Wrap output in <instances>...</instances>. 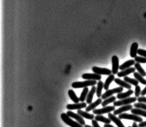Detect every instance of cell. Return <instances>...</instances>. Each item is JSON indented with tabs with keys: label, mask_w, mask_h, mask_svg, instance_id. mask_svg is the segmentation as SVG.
Masks as SVG:
<instances>
[{
	"label": "cell",
	"mask_w": 146,
	"mask_h": 127,
	"mask_svg": "<svg viewBox=\"0 0 146 127\" xmlns=\"http://www.w3.org/2000/svg\"><path fill=\"white\" fill-rule=\"evenodd\" d=\"M115 109L116 108L114 106H106L100 109H94L93 111V113L94 114L101 115L106 113H109L111 111H114Z\"/></svg>",
	"instance_id": "6"
},
{
	"label": "cell",
	"mask_w": 146,
	"mask_h": 127,
	"mask_svg": "<svg viewBox=\"0 0 146 127\" xmlns=\"http://www.w3.org/2000/svg\"><path fill=\"white\" fill-rule=\"evenodd\" d=\"M133 75L135 79L137 80L138 81L142 84L146 85V80H145V79L143 78V76L140 75L139 73L135 72L133 73Z\"/></svg>",
	"instance_id": "28"
},
{
	"label": "cell",
	"mask_w": 146,
	"mask_h": 127,
	"mask_svg": "<svg viewBox=\"0 0 146 127\" xmlns=\"http://www.w3.org/2000/svg\"><path fill=\"white\" fill-rule=\"evenodd\" d=\"M137 53L139 54L140 55L146 58V50H145L143 49H138Z\"/></svg>",
	"instance_id": "35"
},
{
	"label": "cell",
	"mask_w": 146,
	"mask_h": 127,
	"mask_svg": "<svg viewBox=\"0 0 146 127\" xmlns=\"http://www.w3.org/2000/svg\"><path fill=\"white\" fill-rule=\"evenodd\" d=\"M84 127H92V126H90V125H85Z\"/></svg>",
	"instance_id": "42"
},
{
	"label": "cell",
	"mask_w": 146,
	"mask_h": 127,
	"mask_svg": "<svg viewBox=\"0 0 146 127\" xmlns=\"http://www.w3.org/2000/svg\"><path fill=\"white\" fill-rule=\"evenodd\" d=\"M67 114L70 117H72L73 118H74L78 122L79 124L83 126L85 125L86 122L83 117L80 116V115L78 114H76L74 113L73 111H68L67 112Z\"/></svg>",
	"instance_id": "9"
},
{
	"label": "cell",
	"mask_w": 146,
	"mask_h": 127,
	"mask_svg": "<svg viewBox=\"0 0 146 127\" xmlns=\"http://www.w3.org/2000/svg\"><path fill=\"white\" fill-rule=\"evenodd\" d=\"M92 124L93 125V127H101L98 124L97 121L96 120H92Z\"/></svg>",
	"instance_id": "37"
},
{
	"label": "cell",
	"mask_w": 146,
	"mask_h": 127,
	"mask_svg": "<svg viewBox=\"0 0 146 127\" xmlns=\"http://www.w3.org/2000/svg\"><path fill=\"white\" fill-rule=\"evenodd\" d=\"M134 93V91L133 90L129 89L127 92L124 93H120L117 95V98L118 99H123L129 98L130 95H131Z\"/></svg>",
	"instance_id": "21"
},
{
	"label": "cell",
	"mask_w": 146,
	"mask_h": 127,
	"mask_svg": "<svg viewBox=\"0 0 146 127\" xmlns=\"http://www.w3.org/2000/svg\"><path fill=\"white\" fill-rule=\"evenodd\" d=\"M92 71L94 72V73L100 75L109 76L111 75L112 73V71L110 69L107 68H100L97 66L93 67L92 68Z\"/></svg>",
	"instance_id": "7"
},
{
	"label": "cell",
	"mask_w": 146,
	"mask_h": 127,
	"mask_svg": "<svg viewBox=\"0 0 146 127\" xmlns=\"http://www.w3.org/2000/svg\"><path fill=\"white\" fill-rule=\"evenodd\" d=\"M115 79V76L113 74L109 75L108 77L106 78V80L104 83V88L107 91L108 90L110 85L113 81H114Z\"/></svg>",
	"instance_id": "22"
},
{
	"label": "cell",
	"mask_w": 146,
	"mask_h": 127,
	"mask_svg": "<svg viewBox=\"0 0 146 127\" xmlns=\"http://www.w3.org/2000/svg\"><path fill=\"white\" fill-rule=\"evenodd\" d=\"M135 68L130 67V68L125 69L124 70H122L121 72H118L117 74V75L119 78H122V77H123V76L125 77V76H127L129 75L131 73L135 72Z\"/></svg>",
	"instance_id": "15"
},
{
	"label": "cell",
	"mask_w": 146,
	"mask_h": 127,
	"mask_svg": "<svg viewBox=\"0 0 146 127\" xmlns=\"http://www.w3.org/2000/svg\"><path fill=\"white\" fill-rule=\"evenodd\" d=\"M104 83L101 81H99L97 83V87L96 88V95L98 98H100L102 96V91L104 88Z\"/></svg>",
	"instance_id": "24"
},
{
	"label": "cell",
	"mask_w": 146,
	"mask_h": 127,
	"mask_svg": "<svg viewBox=\"0 0 146 127\" xmlns=\"http://www.w3.org/2000/svg\"><path fill=\"white\" fill-rule=\"evenodd\" d=\"M82 78L85 80L100 81L102 76L101 75L96 73H84L82 75Z\"/></svg>",
	"instance_id": "10"
},
{
	"label": "cell",
	"mask_w": 146,
	"mask_h": 127,
	"mask_svg": "<svg viewBox=\"0 0 146 127\" xmlns=\"http://www.w3.org/2000/svg\"><path fill=\"white\" fill-rule=\"evenodd\" d=\"M137 100L136 97H129L124 99H121L120 101H117L113 102V105L114 107H120L123 105H130L131 103H134Z\"/></svg>",
	"instance_id": "4"
},
{
	"label": "cell",
	"mask_w": 146,
	"mask_h": 127,
	"mask_svg": "<svg viewBox=\"0 0 146 127\" xmlns=\"http://www.w3.org/2000/svg\"><path fill=\"white\" fill-rule=\"evenodd\" d=\"M134 107H135L136 108L146 111V104L145 103H141V102L135 103L134 104Z\"/></svg>",
	"instance_id": "32"
},
{
	"label": "cell",
	"mask_w": 146,
	"mask_h": 127,
	"mask_svg": "<svg viewBox=\"0 0 146 127\" xmlns=\"http://www.w3.org/2000/svg\"><path fill=\"white\" fill-rule=\"evenodd\" d=\"M130 111L132 114L146 117V111L138 108H132Z\"/></svg>",
	"instance_id": "23"
},
{
	"label": "cell",
	"mask_w": 146,
	"mask_h": 127,
	"mask_svg": "<svg viewBox=\"0 0 146 127\" xmlns=\"http://www.w3.org/2000/svg\"><path fill=\"white\" fill-rule=\"evenodd\" d=\"M61 118L62 121L68 126L71 127H83L82 125L80 124L78 122H76L72 119L70 118V116L67 115V113H62L61 115Z\"/></svg>",
	"instance_id": "2"
},
{
	"label": "cell",
	"mask_w": 146,
	"mask_h": 127,
	"mask_svg": "<svg viewBox=\"0 0 146 127\" xmlns=\"http://www.w3.org/2000/svg\"><path fill=\"white\" fill-rule=\"evenodd\" d=\"M132 127H138V125H137V124H136V122H133V124H132Z\"/></svg>",
	"instance_id": "41"
},
{
	"label": "cell",
	"mask_w": 146,
	"mask_h": 127,
	"mask_svg": "<svg viewBox=\"0 0 146 127\" xmlns=\"http://www.w3.org/2000/svg\"><path fill=\"white\" fill-rule=\"evenodd\" d=\"M138 47V44L137 42H134L132 44L130 47V55L131 58H135L137 56V54Z\"/></svg>",
	"instance_id": "17"
},
{
	"label": "cell",
	"mask_w": 146,
	"mask_h": 127,
	"mask_svg": "<svg viewBox=\"0 0 146 127\" xmlns=\"http://www.w3.org/2000/svg\"><path fill=\"white\" fill-rule=\"evenodd\" d=\"M124 81L127 82L129 84H132L135 86H137L139 84V82L135 79L131 78L128 76H125L123 78Z\"/></svg>",
	"instance_id": "29"
},
{
	"label": "cell",
	"mask_w": 146,
	"mask_h": 127,
	"mask_svg": "<svg viewBox=\"0 0 146 127\" xmlns=\"http://www.w3.org/2000/svg\"><path fill=\"white\" fill-rule=\"evenodd\" d=\"M77 114L80 115V116L84 117L85 118L88 119V120H93L94 118L95 117L94 114H90L86 111H83L81 110H79L77 111Z\"/></svg>",
	"instance_id": "20"
},
{
	"label": "cell",
	"mask_w": 146,
	"mask_h": 127,
	"mask_svg": "<svg viewBox=\"0 0 146 127\" xmlns=\"http://www.w3.org/2000/svg\"><path fill=\"white\" fill-rule=\"evenodd\" d=\"M97 84L96 81L95 80H86L83 82H76L72 84L73 88H84L89 86H94Z\"/></svg>",
	"instance_id": "1"
},
{
	"label": "cell",
	"mask_w": 146,
	"mask_h": 127,
	"mask_svg": "<svg viewBox=\"0 0 146 127\" xmlns=\"http://www.w3.org/2000/svg\"><path fill=\"white\" fill-rule=\"evenodd\" d=\"M146 95V86L145 87V88H144L141 91V95L143 96L145 95Z\"/></svg>",
	"instance_id": "39"
},
{
	"label": "cell",
	"mask_w": 146,
	"mask_h": 127,
	"mask_svg": "<svg viewBox=\"0 0 146 127\" xmlns=\"http://www.w3.org/2000/svg\"><path fill=\"white\" fill-rule=\"evenodd\" d=\"M135 61L137 63H141V64H146V58L144 57H140V56H136L135 58Z\"/></svg>",
	"instance_id": "33"
},
{
	"label": "cell",
	"mask_w": 146,
	"mask_h": 127,
	"mask_svg": "<svg viewBox=\"0 0 146 127\" xmlns=\"http://www.w3.org/2000/svg\"><path fill=\"white\" fill-rule=\"evenodd\" d=\"M95 120L97 121H99L100 122H102L105 123V124H110L111 122V120L109 118H106L105 116H103L102 115H97L95 116Z\"/></svg>",
	"instance_id": "26"
},
{
	"label": "cell",
	"mask_w": 146,
	"mask_h": 127,
	"mask_svg": "<svg viewBox=\"0 0 146 127\" xmlns=\"http://www.w3.org/2000/svg\"><path fill=\"white\" fill-rule=\"evenodd\" d=\"M135 64V61L134 59H130L127 61L123 64L120 65L119 69L120 70H123L128 68H130V67L132 65Z\"/></svg>",
	"instance_id": "19"
},
{
	"label": "cell",
	"mask_w": 146,
	"mask_h": 127,
	"mask_svg": "<svg viewBox=\"0 0 146 127\" xmlns=\"http://www.w3.org/2000/svg\"><path fill=\"white\" fill-rule=\"evenodd\" d=\"M141 88L139 85L135 86V95L136 98H139L140 95L141 94Z\"/></svg>",
	"instance_id": "34"
},
{
	"label": "cell",
	"mask_w": 146,
	"mask_h": 127,
	"mask_svg": "<svg viewBox=\"0 0 146 127\" xmlns=\"http://www.w3.org/2000/svg\"><path fill=\"white\" fill-rule=\"evenodd\" d=\"M86 103L82 102L81 103H74L73 104L67 105L66 108L69 110H80V109L86 107Z\"/></svg>",
	"instance_id": "11"
},
{
	"label": "cell",
	"mask_w": 146,
	"mask_h": 127,
	"mask_svg": "<svg viewBox=\"0 0 146 127\" xmlns=\"http://www.w3.org/2000/svg\"><path fill=\"white\" fill-rule=\"evenodd\" d=\"M116 99L117 98L115 96H111V97L105 99V101L102 102L101 105L103 107H106V105L109 104L110 103H113V102L116 101Z\"/></svg>",
	"instance_id": "30"
},
{
	"label": "cell",
	"mask_w": 146,
	"mask_h": 127,
	"mask_svg": "<svg viewBox=\"0 0 146 127\" xmlns=\"http://www.w3.org/2000/svg\"><path fill=\"white\" fill-rule=\"evenodd\" d=\"M128 127H131V126H128Z\"/></svg>",
	"instance_id": "43"
},
{
	"label": "cell",
	"mask_w": 146,
	"mask_h": 127,
	"mask_svg": "<svg viewBox=\"0 0 146 127\" xmlns=\"http://www.w3.org/2000/svg\"><path fill=\"white\" fill-rule=\"evenodd\" d=\"M139 127H146V121L143 122H140L138 125Z\"/></svg>",
	"instance_id": "38"
},
{
	"label": "cell",
	"mask_w": 146,
	"mask_h": 127,
	"mask_svg": "<svg viewBox=\"0 0 146 127\" xmlns=\"http://www.w3.org/2000/svg\"><path fill=\"white\" fill-rule=\"evenodd\" d=\"M104 127H115L113 126L112 125L110 124H105L104 125Z\"/></svg>",
	"instance_id": "40"
},
{
	"label": "cell",
	"mask_w": 146,
	"mask_h": 127,
	"mask_svg": "<svg viewBox=\"0 0 146 127\" xmlns=\"http://www.w3.org/2000/svg\"><path fill=\"white\" fill-rule=\"evenodd\" d=\"M102 99L101 98L98 99L96 101L90 104L88 107L86 108V112H89L91 111L94 110L95 109V108L99 106L100 104H102Z\"/></svg>",
	"instance_id": "14"
},
{
	"label": "cell",
	"mask_w": 146,
	"mask_h": 127,
	"mask_svg": "<svg viewBox=\"0 0 146 127\" xmlns=\"http://www.w3.org/2000/svg\"><path fill=\"white\" fill-rule=\"evenodd\" d=\"M112 61V73L113 75L117 74L118 70L119 69V61L117 56H113L111 58Z\"/></svg>",
	"instance_id": "8"
},
{
	"label": "cell",
	"mask_w": 146,
	"mask_h": 127,
	"mask_svg": "<svg viewBox=\"0 0 146 127\" xmlns=\"http://www.w3.org/2000/svg\"><path fill=\"white\" fill-rule=\"evenodd\" d=\"M89 93V89L88 87L84 88L83 91H82L80 97V101L82 102H84L86 99L88 93Z\"/></svg>",
	"instance_id": "27"
},
{
	"label": "cell",
	"mask_w": 146,
	"mask_h": 127,
	"mask_svg": "<svg viewBox=\"0 0 146 127\" xmlns=\"http://www.w3.org/2000/svg\"><path fill=\"white\" fill-rule=\"evenodd\" d=\"M120 119H127V120H132L135 122H143V118L135 114H128V113H122L120 114L118 116Z\"/></svg>",
	"instance_id": "3"
},
{
	"label": "cell",
	"mask_w": 146,
	"mask_h": 127,
	"mask_svg": "<svg viewBox=\"0 0 146 127\" xmlns=\"http://www.w3.org/2000/svg\"><path fill=\"white\" fill-rule=\"evenodd\" d=\"M96 92V88L95 86H92L91 89L88 93V96L86 97V102L87 104H91L92 102L93 101L94 95L95 94Z\"/></svg>",
	"instance_id": "16"
},
{
	"label": "cell",
	"mask_w": 146,
	"mask_h": 127,
	"mask_svg": "<svg viewBox=\"0 0 146 127\" xmlns=\"http://www.w3.org/2000/svg\"><path fill=\"white\" fill-rule=\"evenodd\" d=\"M135 68L137 70L138 72L143 76H146V72L143 69L140 63H136L135 64Z\"/></svg>",
	"instance_id": "31"
},
{
	"label": "cell",
	"mask_w": 146,
	"mask_h": 127,
	"mask_svg": "<svg viewBox=\"0 0 146 127\" xmlns=\"http://www.w3.org/2000/svg\"><path fill=\"white\" fill-rule=\"evenodd\" d=\"M114 82L116 84L119 85L120 87L128 89H131L132 88V86L131 85L128 84L127 82L121 80L119 78L115 79Z\"/></svg>",
	"instance_id": "18"
},
{
	"label": "cell",
	"mask_w": 146,
	"mask_h": 127,
	"mask_svg": "<svg viewBox=\"0 0 146 127\" xmlns=\"http://www.w3.org/2000/svg\"><path fill=\"white\" fill-rule=\"evenodd\" d=\"M68 95L70 98L73 101L74 103H78L80 101V99L77 97L75 92L73 90L70 89L68 92Z\"/></svg>",
	"instance_id": "25"
},
{
	"label": "cell",
	"mask_w": 146,
	"mask_h": 127,
	"mask_svg": "<svg viewBox=\"0 0 146 127\" xmlns=\"http://www.w3.org/2000/svg\"><path fill=\"white\" fill-rule=\"evenodd\" d=\"M138 102L141 103H146V97L144 96L140 97L137 99Z\"/></svg>",
	"instance_id": "36"
},
{
	"label": "cell",
	"mask_w": 146,
	"mask_h": 127,
	"mask_svg": "<svg viewBox=\"0 0 146 127\" xmlns=\"http://www.w3.org/2000/svg\"><path fill=\"white\" fill-rule=\"evenodd\" d=\"M109 118L113 122H114L116 124V125L118 127H125L124 126L123 122H121L120 119L119 118H117L115 115L112 114L111 113H109L108 114Z\"/></svg>",
	"instance_id": "13"
},
{
	"label": "cell",
	"mask_w": 146,
	"mask_h": 127,
	"mask_svg": "<svg viewBox=\"0 0 146 127\" xmlns=\"http://www.w3.org/2000/svg\"><path fill=\"white\" fill-rule=\"evenodd\" d=\"M133 108V105H123L121 107L119 108L118 109L115 110L113 112V114L115 115H120L122 114L123 113L128 111L131 110Z\"/></svg>",
	"instance_id": "12"
},
{
	"label": "cell",
	"mask_w": 146,
	"mask_h": 127,
	"mask_svg": "<svg viewBox=\"0 0 146 127\" xmlns=\"http://www.w3.org/2000/svg\"><path fill=\"white\" fill-rule=\"evenodd\" d=\"M123 90V88L122 87L116 88L111 89L108 90L105 93H104L101 96V99H106L107 98L111 97L112 95L115 93H122Z\"/></svg>",
	"instance_id": "5"
}]
</instances>
